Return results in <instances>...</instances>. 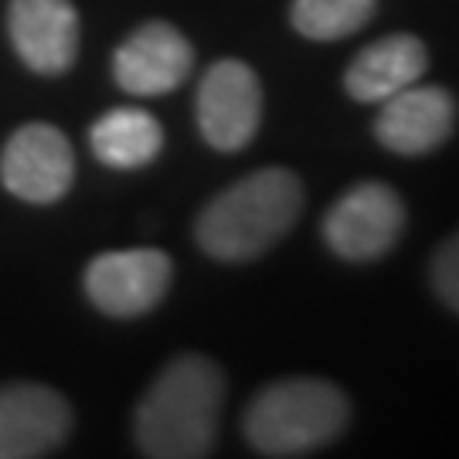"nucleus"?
Returning a JSON list of instances; mask_svg holds the SVG:
<instances>
[{
  "instance_id": "f257e3e1",
  "label": "nucleus",
  "mask_w": 459,
  "mask_h": 459,
  "mask_svg": "<svg viewBox=\"0 0 459 459\" xmlns=\"http://www.w3.org/2000/svg\"><path fill=\"white\" fill-rule=\"evenodd\" d=\"M225 398L221 368L201 354H181L157 375L136 405V446L150 459L212 456Z\"/></svg>"
},
{
  "instance_id": "f03ea898",
  "label": "nucleus",
  "mask_w": 459,
  "mask_h": 459,
  "mask_svg": "<svg viewBox=\"0 0 459 459\" xmlns=\"http://www.w3.org/2000/svg\"><path fill=\"white\" fill-rule=\"evenodd\" d=\"M303 184L286 167H263L231 184L197 218V246L221 263L259 259L296 225Z\"/></svg>"
},
{
  "instance_id": "7ed1b4c3",
  "label": "nucleus",
  "mask_w": 459,
  "mask_h": 459,
  "mask_svg": "<svg viewBox=\"0 0 459 459\" xmlns=\"http://www.w3.org/2000/svg\"><path fill=\"white\" fill-rule=\"evenodd\" d=\"M344 392L320 377L265 385L246 411V439L259 456H303L333 443L347 429Z\"/></svg>"
},
{
  "instance_id": "20e7f679",
  "label": "nucleus",
  "mask_w": 459,
  "mask_h": 459,
  "mask_svg": "<svg viewBox=\"0 0 459 459\" xmlns=\"http://www.w3.org/2000/svg\"><path fill=\"white\" fill-rule=\"evenodd\" d=\"M405 229V204L388 184L351 187L324 218L327 246L347 263L381 259Z\"/></svg>"
},
{
  "instance_id": "39448f33",
  "label": "nucleus",
  "mask_w": 459,
  "mask_h": 459,
  "mask_svg": "<svg viewBox=\"0 0 459 459\" xmlns=\"http://www.w3.org/2000/svg\"><path fill=\"white\" fill-rule=\"evenodd\" d=\"M263 119V85L246 62H214L197 85V126L214 150L235 153L252 143Z\"/></svg>"
},
{
  "instance_id": "423d86ee",
  "label": "nucleus",
  "mask_w": 459,
  "mask_h": 459,
  "mask_svg": "<svg viewBox=\"0 0 459 459\" xmlns=\"http://www.w3.org/2000/svg\"><path fill=\"white\" fill-rule=\"evenodd\" d=\"M174 276V265L160 248L102 252L85 269V293L109 316H143L160 299Z\"/></svg>"
},
{
  "instance_id": "0eeeda50",
  "label": "nucleus",
  "mask_w": 459,
  "mask_h": 459,
  "mask_svg": "<svg viewBox=\"0 0 459 459\" xmlns=\"http://www.w3.org/2000/svg\"><path fill=\"white\" fill-rule=\"evenodd\" d=\"M75 178V153L62 130L48 123H28L7 140L0 157V181L21 201L51 204L65 195Z\"/></svg>"
},
{
  "instance_id": "6e6552de",
  "label": "nucleus",
  "mask_w": 459,
  "mask_h": 459,
  "mask_svg": "<svg viewBox=\"0 0 459 459\" xmlns=\"http://www.w3.org/2000/svg\"><path fill=\"white\" fill-rule=\"evenodd\" d=\"M72 432V409L45 385L0 388V459L51 456Z\"/></svg>"
},
{
  "instance_id": "1a4fd4ad",
  "label": "nucleus",
  "mask_w": 459,
  "mask_h": 459,
  "mask_svg": "<svg viewBox=\"0 0 459 459\" xmlns=\"http://www.w3.org/2000/svg\"><path fill=\"white\" fill-rule=\"evenodd\" d=\"M195 48L174 24L150 21L116 48L113 75L123 92L133 96H164L191 75Z\"/></svg>"
},
{
  "instance_id": "9d476101",
  "label": "nucleus",
  "mask_w": 459,
  "mask_h": 459,
  "mask_svg": "<svg viewBox=\"0 0 459 459\" xmlns=\"http://www.w3.org/2000/svg\"><path fill=\"white\" fill-rule=\"evenodd\" d=\"M7 28L21 62L41 75H62L79 55V14L72 0H11Z\"/></svg>"
},
{
  "instance_id": "9b49d317",
  "label": "nucleus",
  "mask_w": 459,
  "mask_h": 459,
  "mask_svg": "<svg viewBox=\"0 0 459 459\" xmlns=\"http://www.w3.org/2000/svg\"><path fill=\"white\" fill-rule=\"evenodd\" d=\"M456 123V102L439 85H405L381 102V113L375 119V133L381 147L394 153H429L443 147V140L453 133Z\"/></svg>"
},
{
  "instance_id": "f8f14e48",
  "label": "nucleus",
  "mask_w": 459,
  "mask_h": 459,
  "mask_svg": "<svg viewBox=\"0 0 459 459\" xmlns=\"http://www.w3.org/2000/svg\"><path fill=\"white\" fill-rule=\"evenodd\" d=\"M429 55L415 34H388L351 62L344 85L358 102H385L426 75Z\"/></svg>"
},
{
  "instance_id": "ddd939ff",
  "label": "nucleus",
  "mask_w": 459,
  "mask_h": 459,
  "mask_svg": "<svg viewBox=\"0 0 459 459\" xmlns=\"http://www.w3.org/2000/svg\"><path fill=\"white\" fill-rule=\"evenodd\" d=\"M89 140H92V153L106 167L136 170V167H147L160 153L164 130L147 109L119 106V109H109L106 116H99Z\"/></svg>"
},
{
  "instance_id": "4468645a",
  "label": "nucleus",
  "mask_w": 459,
  "mask_h": 459,
  "mask_svg": "<svg viewBox=\"0 0 459 459\" xmlns=\"http://www.w3.org/2000/svg\"><path fill=\"white\" fill-rule=\"evenodd\" d=\"M377 0H293V28L310 41H337L361 31L375 17Z\"/></svg>"
},
{
  "instance_id": "2eb2a0df",
  "label": "nucleus",
  "mask_w": 459,
  "mask_h": 459,
  "mask_svg": "<svg viewBox=\"0 0 459 459\" xmlns=\"http://www.w3.org/2000/svg\"><path fill=\"white\" fill-rule=\"evenodd\" d=\"M432 286L446 307L459 313V231L432 259Z\"/></svg>"
}]
</instances>
